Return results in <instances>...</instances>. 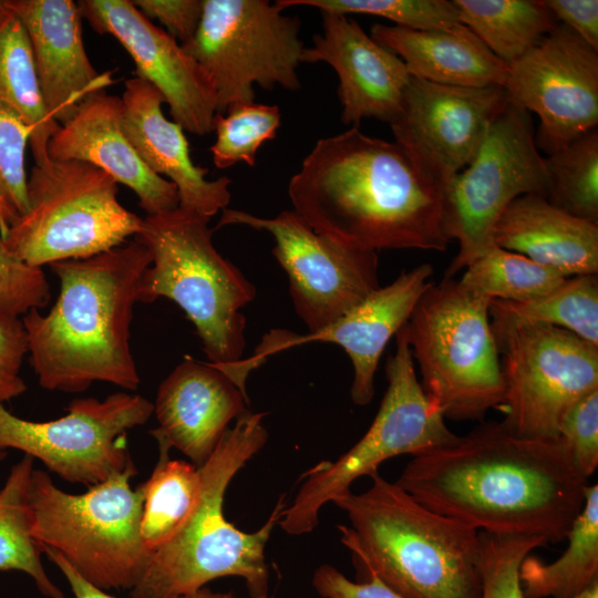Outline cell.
Returning a JSON list of instances; mask_svg holds the SVG:
<instances>
[{
	"label": "cell",
	"instance_id": "25",
	"mask_svg": "<svg viewBox=\"0 0 598 598\" xmlns=\"http://www.w3.org/2000/svg\"><path fill=\"white\" fill-rule=\"evenodd\" d=\"M493 243L566 278L598 272V225L565 213L538 194L511 203L494 226Z\"/></svg>",
	"mask_w": 598,
	"mask_h": 598
},
{
	"label": "cell",
	"instance_id": "26",
	"mask_svg": "<svg viewBox=\"0 0 598 598\" xmlns=\"http://www.w3.org/2000/svg\"><path fill=\"white\" fill-rule=\"evenodd\" d=\"M370 35L396 54L411 76L462 87L504 86L508 64L460 22L427 30L375 23Z\"/></svg>",
	"mask_w": 598,
	"mask_h": 598
},
{
	"label": "cell",
	"instance_id": "11",
	"mask_svg": "<svg viewBox=\"0 0 598 598\" xmlns=\"http://www.w3.org/2000/svg\"><path fill=\"white\" fill-rule=\"evenodd\" d=\"M489 316L505 386L501 423L518 437L558 440L565 413L598 389V347L561 328Z\"/></svg>",
	"mask_w": 598,
	"mask_h": 598
},
{
	"label": "cell",
	"instance_id": "21",
	"mask_svg": "<svg viewBox=\"0 0 598 598\" xmlns=\"http://www.w3.org/2000/svg\"><path fill=\"white\" fill-rule=\"evenodd\" d=\"M24 25L48 112L60 124L69 122L84 101L113 84L86 53L81 12L72 0H3Z\"/></svg>",
	"mask_w": 598,
	"mask_h": 598
},
{
	"label": "cell",
	"instance_id": "14",
	"mask_svg": "<svg viewBox=\"0 0 598 598\" xmlns=\"http://www.w3.org/2000/svg\"><path fill=\"white\" fill-rule=\"evenodd\" d=\"M228 225L271 235L272 255L288 276L295 310L309 333L336 322L380 287L377 251L318 234L293 210L262 218L225 208L216 227Z\"/></svg>",
	"mask_w": 598,
	"mask_h": 598
},
{
	"label": "cell",
	"instance_id": "45",
	"mask_svg": "<svg viewBox=\"0 0 598 598\" xmlns=\"http://www.w3.org/2000/svg\"><path fill=\"white\" fill-rule=\"evenodd\" d=\"M43 553L49 556L68 579L75 598H115L83 578L56 550L44 547Z\"/></svg>",
	"mask_w": 598,
	"mask_h": 598
},
{
	"label": "cell",
	"instance_id": "47",
	"mask_svg": "<svg viewBox=\"0 0 598 598\" xmlns=\"http://www.w3.org/2000/svg\"><path fill=\"white\" fill-rule=\"evenodd\" d=\"M179 598H236V597L233 592L213 591L207 587H203L193 594H188Z\"/></svg>",
	"mask_w": 598,
	"mask_h": 598
},
{
	"label": "cell",
	"instance_id": "36",
	"mask_svg": "<svg viewBox=\"0 0 598 598\" xmlns=\"http://www.w3.org/2000/svg\"><path fill=\"white\" fill-rule=\"evenodd\" d=\"M282 9L307 6L321 12L351 13L384 18L395 27L427 30L458 23L457 9L450 0H278Z\"/></svg>",
	"mask_w": 598,
	"mask_h": 598
},
{
	"label": "cell",
	"instance_id": "40",
	"mask_svg": "<svg viewBox=\"0 0 598 598\" xmlns=\"http://www.w3.org/2000/svg\"><path fill=\"white\" fill-rule=\"evenodd\" d=\"M559 440L576 470L589 478L598 466V389L577 401L564 415Z\"/></svg>",
	"mask_w": 598,
	"mask_h": 598
},
{
	"label": "cell",
	"instance_id": "43",
	"mask_svg": "<svg viewBox=\"0 0 598 598\" xmlns=\"http://www.w3.org/2000/svg\"><path fill=\"white\" fill-rule=\"evenodd\" d=\"M364 581H352L329 564L319 566L312 586L322 598H403L372 574Z\"/></svg>",
	"mask_w": 598,
	"mask_h": 598
},
{
	"label": "cell",
	"instance_id": "15",
	"mask_svg": "<svg viewBox=\"0 0 598 598\" xmlns=\"http://www.w3.org/2000/svg\"><path fill=\"white\" fill-rule=\"evenodd\" d=\"M52 421H28L0 404V452L22 451L40 460L63 480L87 487L122 471L132 461L127 432L147 422L154 412L140 394L116 392L104 400L79 398Z\"/></svg>",
	"mask_w": 598,
	"mask_h": 598
},
{
	"label": "cell",
	"instance_id": "27",
	"mask_svg": "<svg viewBox=\"0 0 598 598\" xmlns=\"http://www.w3.org/2000/svg\"><path fill=\"white\" fill-rule=\"evenodd\" d=\"M0 106L29 128L34 165L45 163L60 124L45 107L27 30L10 10L0 17Z\"/></svg>",
	"mask_w": 598,
	"mask_h": 598
},
{
	"label": "cell",
	"instance_id": "34",
	"mask_svg": "<svg viewBox=\"0 0 598 598\" xmlns=\"http://www.w3.org/2000/svg\"><path fill=\"white\" fill-rule=\"evenodd\" d=\"M547 192L555 207L598 225V128L545 156Z\"/></svg>",
	"mask_w": 598,
	"mask_h": 598
},
{
	"label": "cell",
	"instance_id": "8",
	"mask_svg": "<svg viewBox=\"0 0 598 598\" xmlns=\"http://www.w3.org/2000/svg\"><path fill=\"white\" fill-rule=\"evenodd\" d=\"M131 461L122 471L82 494L60 489L41 470H33L29 488L31 533L44 548L60 553L87 581L106 589H133L143 576L151 553L140 524L141 484Z\"/></svg>",
	"mask_w": 598,
	"mask_h": 598
},
{
	"label": "cell",
	"instance_id": "18",
	"mask_svg": "<svg viewBox=\"0 0 598 598\" xmlns=\"http://www.w3.org/2000/svg\"><path fill=\"white\" fill-rule=\"evenodd\" d=\"M76 3L95 32L112 35L131 55L136 78L157 89L174 122L198 136L213 131L217 114L213 83L176 39L147 19L132 0Z\"/></svg>",
	"mask_w": 598,
	"mask_h": 598
},
{
	"label": "cell",
	"instance_id": "29",
	"mask_svg": "<svg viewBox=\"0 0 598 598\" xmlns=\"http://www.w3.org/2000/svg\"><path fill=\"white\" fill-rule=\"evenodd\" d=\"M153 436L158 443L159 457L148 480L141 484L143 509L140 524L142 542L151 556L181 532L197 508L202 494L198 467L186 461L172 460L167 442Z\"/></svg>",
	"mask_w": 598,
	"mask_h": 598
},
{
	"label": "cell",
	"instance_id": "41",
	"mask_svg": "<svg viewBox=\"0 0 598 598\" xmlns=\"http://www.w3.org/2000/svg\"><path fill=\"white\" fill-rule=\"evenodd\" d=\"M28 354V341L21 317L0 307V404L27 390L21 367Z\"/></svg>",
	"mask_w": 598,
	"mask_h": 598
},
{
	"label": "cell",
	"instance_id": "49",
	"mask_svg": "<svg viewBox=\"0 0 598 598\" xmlns=\"http://www.w3.org/2000/svg\"><path fill=\"white\" fill-rule=\"evenodd\" d=\"M7 7L3 0H0V17L7 12Z\"/></svg>",
	"mask_w": 598,
	"mask_h": 598
},
{
	"label": "cell",
	"instance_id": "19",
	"mask_svg": "<svg viewBox=\"0 0 598 598\" xmlns=\"http://www.w3.org/2000/svg\"><path fill=\"white\" fill-rule=\"evenodd\" d=\"M432 274L430 264L402 271L391 283L380 286L327 328L305 336L283 330L271 331L262 338L258 351L267 359L272 353L306 342L340 346L353 367L351 400L359 406H365L374 396V375L384 348L409 321L431 282Z\"/></svg>",
	"mask_w": 598,
	"mask_h": 598
},
{
	"label": "cell",
	"instance_id": "42",
	"mask_svg": "<svg viewBox=\"0 0 598 598\" xmlns=\"http://www.w3.org/2000/svg\"><path fill=\"white\" fill-rule=\"evenodd\" d=\"M151 21L157 20L181 44L195 34L204 9V0H132Z\"/></svg>",
	"mask_w": 598,
	"mask_h": 598
},
{
	"label": "cell",
	"instance_id": "33",
	"mask_svg": "<svg viewBox=\"0 0 598 598\" xmlns=\"http://www.w3.org/2000/svg\"><path fill=\"white\" fill-rule=\"evenodd\" d=\"M566 279L520 254L494 245L464 269L460 282L491 300L526 302L550 292Z\"/></svg>",
	"mask_w": 598,
	"mask_h": 598
},
{
	"label": "cell",
	"instance_id": "39",
	"mask_svg": "<svg viewBox=\"0 0 598 598\" xmlns=\"http://www.w3.org/2000/svg\"><path fill=\"white\" fill-rule=\"evenodd\" d=\"M29 141V128L0 106V197L18 215L28 208L25 150Z\"/></svg>",
	"mask_w": 598,
	"mask_h": 598
},
{
	"label": "cell",
	"instance_id": "5",
	"mask_svg": "<svg viewBox=\"0 0 598 598\" xmlns=\"http://www.w3.org/2000/svg\"><path fill=\"white\" fill-rule=\"evenodd\" d=\"M264 416L246 410L198 467L202 494L197 508L181 532L152 554L132 598H179L229 576L240 577L251 598L268 597L265 549L286 508V496L279 497L265 525L254 533L237 528L223 511L230 481L267 442Z\"/></svg>",
	"mask_w": 598,
	"mask_h": 598
},
{
	"label": "cell",
	"instance_id": "16",
	"mask_svg": "<svg viewBox=\"0 0 598 598\" xmlns=\"http://www.w3.org/2000/svg\"><path fill=\"white\" fill-rule=\"evenodd\" d=\"M503 89L538 116L536 145L550 155L598 125V51L559 23L508 64Z\"/></svg>",
	"mask_w": 598,
	"mask_h": 598
},
{
	"label": "cell",
	"instance_id": "2",
	"mask_svg": "<svg viewBox=\"0 0 598 598\" xmlns=\"http://www.w3.org/2000/svg\"><path fill=\"white\" fill-rule=\"evenodd\" d=\"M288 194L316 233L367 250L445 251L451 241L442 188L395 142L359 127L320 138Z\"/></svg>",
	"mask_w": 598,
	"mask_h": 598
},
{
	"label": "cell",
	"instance_id": "44",
	"mask_svg": "<svg viewBox=\"0 0 598 598\" xmlns=\"http://www.w3.org/2000/svg\"><path fill=\"white\" fill-rule=\"evenodd\" d=\"M557 21L598 51L597 0H545Z\"/></svg>",
	"mask_w": 598,
	"mask_h": 598
},
{
	"label": "cell",
	"instance_id": "32",
	"mask_svg": "<svg viewBox=\"0 0 598 598\" xmlns=\"http://www.w3.org/2000/svg\"><path fill=\"white\" fill-rule=\"evenodd\" d=\"M489 313L561 328L598 347V277H569L526 302L491 300Z\"/></svg>",
	"mask_w": 598,
	"mask_h": 598
},
{
	"label": "cell",
	"instance_id": "23",
	"mask_svg": "<svg viewBox=\"0 0 598 598\" xmlns=\"http://www.w3.org/2000/svg\"><path fill=\"white\" fill-rule=\"evenodd\" d=\"M122 128L143 163L177 188L178 207L212 218L227 208L231 179L209 181L208 171L197 166L189 154L183 127L165 117L162 94L136 76L125 82Z\"/></svg>",
	"mask_w": 598,
	"mask_h": 598
},
{
	"label": "cell",
	"instance_id": "35",
	"mask_svg": "<svg viewBox=\"0 0 598 598\" xmlns=\"http://www.w3.org/2000/svg\"><path fill=\"white\" fill-rule=\"evenodd\" d=\"M281 123L277 105L248 102L235 103L223 114H216L213 131L216 140L210 146L214 165L228 168L244 162L255 166L257 152L276 137Z\"/></svg>",
	"mask_w": 598,
	"mask_h": 598
},
{
	"label": "cell",
	"instance_id": "24",
	"mask_svg": "<svg viewBox=\"0 0 598 598\" xmlns=\"http://www.w3.org/2000/svg\"><path fill=\"white\" fill-rule=\"evenodd\" d=\"M121 118V97L105 91L91 95L52 136L49 157L86 162L101 168L134 192L146 215L177 208L176 186L143 163L125 136Z\"/></svg>",
	"mask_w": 598,
	"mask_h": 598
},
{
	"label": "cell",
	"instance_id": "6",
	"mask_svg": "<svg viewBox=\"0 0 598 598\" xmlns=\"http://www.w3.org/2000/svg\"><path fill=\"white\" fill-rule=\"evenodd\" d=\"M208 217L177 207L146 215L134 239L151 255L141 280L140 302L174 301L193 322L208 359L247 395L241 359L246 318L240 309L256 297L255 286L213 243Z\"/></svg>",
	"mask_w": 598,
	"mask_h": 598
},
{
	"label": "cell",
	"instance_id": "31",
	"mask_svg": "<svg viewBox=\"0 0 598 598\" xmlns=\"http://www.w3.org/2000/svg\"><path fill=\"white\" fill-rule=\"evenodd\" d=\"M33 460L24 454L0 489V570L23 571L44 596L65 598L48 577L41 561L43 547L31 533L29 488Z\"/></svg>",
	"mask_w": 598,
	"mask_h": 598
},
{
	"label": "cell",
	"instance_id": "7",
	"mask_svg": "<svg viewBox=\"0 0 598 598\" xmlns=\"http://www.w3.org/2000/svg\"><path fill=\"white\" fill-rule=\"evenodd\" d=\"M489 302L460 280L444 277L430 282L403 327L421 385L444 419L482 421L503 403Z\"/></svg>",
	"mask_w": 598,
	"mask_h": 598
},
{
	"label": "cell",
	"instance_id": "28",
	"mask_svg": "<svg viewBox=\"0 0 598 598\" xmlns=\"http://www.w3.org/2000/svg\"><path fill=\"white\" fill-rule=\"evenodd\" d=\"M566 550L546 564L528 555L519 567L524 598H569L598 579V485L589 484Z\"/></svg>",
	"mask_w": 598,
	"mask_h": 598
},
{
	"label": "cell",
	"instance_id": "38",
	"mask_svg": "<svg viewBox=\"0 0 598 598\" xmlns=\"http://www.w3.org/2000/svg\"><path fill=\"white\" fill-rule=\"evenodd\" d=\"M51 298L49 281L40 267L13 255L0 229V307L19 317L44 308Z\"/></svg>",
	"mask_w": 598,
	"mask_h": 598
},
{
	"label": "cell",
	"instance_id": "30",
	"mask_svg": "<svg viewBox=\"0 0 598 598\" xmlns=\"http://www.w3.org/2000/svg\"><path fill=\"white\" fill-rule=\"evenodd\" d=\"M460 23L502 61L523 56L559 22L545 0H453Z\"/></svg>",
	"mask_w": 598,
	"mask_h": 598
},
{
	"label": "cell",
	"instance_id": "37",
	"mask_svg": "<svg viewBox=\"0 0 598 598\" xmlns=\"http://www.w3.org/2000/svg\"><path fill=\"white\" fill-rule=\"evenodd\" d=\"M480 535L481 598H524L519 567L525 557L546 542L538 537Z\"/></svg>",
	"mask_w": 598,
	"mask_h": 598
},
{
	"label": "cell",
	"instance_id": "4",
	"mask_svg": "<svg viewBox=\"0 0 598 598\" xmlns=\"http://www.w3.org/2000/svg\"><path fill=\"white\" fill-rule=\"evenodd\" d=\"M371 486L336 498L351 527L342 544L363 574L403 598H481L478 532L419 503L379 473Z\"/></svg>",
	"mask_w": 598,
	"mask_h": 598
},
{
	"label": "cell",
	"instance_id": "3",
	"mask_svg": "<svg viewBox=\"0 0 598 598\" xmlns=\"http://www.w3.org/2000/svg\"><path fill=\"white\" fill-rule=\"evenodd\" d=\"M150 265V251L134 238L92 257L49 265L60 281L55 302L44 315L33 309L21 317L43 389L80 393L94 382L138 388L131 323Z\"/></svg>",
	"mask_w": 598,
	"mask_h": 598
},
{
	"label": "cell",
	"instance_id": "12",
	"mask_svg": "<svg viewBox=\"0 0 598 598\" xmlns=\"http://www.w3.org/2000/svg\"><path fill=\"white\" fill-rule=\"evenodd\" d=\"M268 0H204L199 25L182 47L208 74L217 114L231 104L254 102V85L301 87V22Z\"/></svg>",
	"mask_w": 598,
	"mask_h": 598
},
{
	"label": "cell",
	"instance_id": "1",
	"mask_svg": "<svg viewBox=\"0 0 598 598\" xmlns=\"http://www.w3.org/2000/svg\"><path fill=\"white\" fill-rule=\"evenodd\" d=\"M395 484L477 532L546 544L566 539L589 485L559 439L518 437L495 421L413 456Z\"/></svg>",
	"mask_w": 598,
	"mask_h": 598
},
{
	"label": "cell",
	"instance_id": "10",
	"mask_svg": "<svg viewBox=\"0 0 598 598\" xmlns=\"http://www.w3.org/2000/svg\"><path fill=\"white\" fill-rule=\"evenodd\" d=\"M395 336V352L385 364L388 388L373 422L337 461H323L302 475L301 486L278 523L287 534L312 532L323 505L351 491L359 477L379 473L383 462L403 454L422 455L458 439L416 379L403 327Z\"/></svg>",
	"mask_w": 598,
	"mask_h": 598
},
{
	"label": "cell",
	"instance_id": "20",
	"mask_svg": "<svg viewBox=\"0 0 598 598\" xmlns=\"http://www.w3.org/2000/svg\"><path fill=\"white\" fill-rule=\"evenodd\" d=\"M322 32L305 48L302 62H324L338 74L344 125L363 118L391 123L400 112L411 80L404 62L378 43L348 16L321 12Z\"/></svg>",
	"mask_w": 598,
	"mask_h": 598
},
{
	"label": "cell",
	"instance_id": "22",
	"mask_svg": "<svg viewBox=\"0 0 598 598\" xmlns=\"http://www.w3.org/2000/svg\"><path fill=\"white\" fill-rule=\"evenodd\" d=\"M248 396L210 362L185 357L159 384L154 412L164 439L202 466L233 420L247 409Z\"/></svg>",
	"mask_w": 598,
	"mask_h": 598
},
{
	"label": "cell",
	"instance_id": "46",
	"mask_svg": "<svg viewBox=\"0 0 598 598\" xmlns=\"http://www.w3.org/2000/svg\"><path fill=\"white\" fill-rule=\"evenodd\" d=\"M18 216V213L0 197V229L2 235L6 234Z\"/></svg>",
	"mask_w": 598,
	"mask_h": 598
},
{
	"label": "cell",
	"instance_id": "13",
	"mask_svg": "<svg viewBox=\"0 0 598 598\" xmlns=\"http://www.w3.org/2000/svg\"><path fill=\"white\" fill-rule=\"evenodd\" d=\"M546 192L545 156L530 113L507 100L473 159L442 190L445 230L458 243L445 277L454 278L495 245L494 226L514 199Z\"/></svg>",
	"mask_w": 598,
	"mask_h": 598
},
{
	"label": "cell",
	"instance_id": "17",
	"mask_svg": "<svg viewBox=\"0 0 598 598\" xmlns=\"http://www.w3.org/2000/svg\"><path fill=\"white\" fill-rule=\"evenodd\" d=\"M506 103L502 86L462 87L411 76L390 126L394 142L443 190L473 159Z\"/></svg>",
	"mask_w": 598,
	"mask_h": 598
},
{
	"label": "cell",
	"instance_id": "48",
	"mask_svg": "<svg viewBox=\"0 0 598 598\" xmlns=\"http://www.w3.org/2000/svg\"><path fill=\"white\" fill-rule=\"evenodd\" d=\"M569 598H598V579Z\"/></svg>",
	"mask_w": 598,
	"mask_h": 598
},
{
	"label": "cell",
	"instance_id": "9",
	"mask_svg": "<svg viewBox=\"0 0 598 598\" xmlns=\"http://www.w3.org/2000/svg\"><path fill=\"white\" fill-rule=\"evenodd\" d=\"M117 183L86 162L49 158L27 181L28 208L3 235L8 249L42 268L118 247L135 236L142 218L117 198Z\"/></svg>",
	"mask_w": 598,
	"mask_h": 598
}]
</instances>
